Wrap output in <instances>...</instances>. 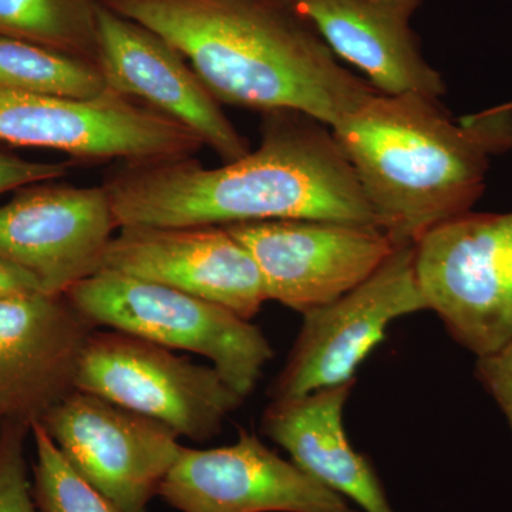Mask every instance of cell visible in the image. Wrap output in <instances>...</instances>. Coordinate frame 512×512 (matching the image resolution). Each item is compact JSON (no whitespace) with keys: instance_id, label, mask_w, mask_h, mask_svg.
Instances as JSON below:
<instances>
[{"instance_id":"obj_20","label":"cell","mask_w":512,"mask_h":512,"mask_svg":"<svg viewBox=\"0 0 512 512\" xmlns=\"http://www.w3.org/2000/svg\"><path fill=\"white\" fill-rule=\"evenodd\" d=\"M30 433L36 447L32 494L37 511L123 512L70 466L42 424H33Z\"/></svg>"},{"instance_id":"obj_3","label":"cell","mask_w":512,"mask_h":512,"mask_svg":"<svg viewBox=\"0 0 512 512\" xmlns=\"http://www.w3.org/2000/svg\"><path fill=\"white\" fill-rule=\"evenodd\" d=\"M396 245L470 212L491 158L512 148V101L460 121L440 99L377 93L332 128Z\"/></svg>"},{"instance_id":"obj_13","label":"cell","mask_w":512,"mask_h":512,"mask_svg":"<svg viewBox=\"0 0 512 512\" xmlns=\"http://www.w3.org/2000/svg\"><path fill=\"white\" fill-rule=\"evenodd\" d=\"M96 23L99 67L111 90L190 128L225 163L247 156V140L175 47L101 3Z\"/></svg>"},{"instance_id":"obj_4","label":"cell","mask_w":512,"mask_h":512,"mask_svg":"<svg viewBox=\"0 0 512 512\" xmlns=\"http://www.w3.org/2000/svg\"><path fill=\"white\" fill-rule=\"evenodd\" d=\"M64 295L96 328L207 357L244 399L274 357L271 343L251 320L170 286L101 269Z\"/></svg>"},{"instance_id":"obj_10","label":"cell","mask_w":512,"mask_h":512,"mask_svg":"<svg viewBox=\"0 0 512 512\" xmlns=\"http://www.w3.org/2000/svg\"><path fill=\"white\" fill-rule=\"evenodd\" d=\"M227 229L258 265L268 301L302 315L365 282L399 247L376 225L282 220Z\"/></svg>"},{"instance_id":"obj_9","label":"cell","mask_w":512,"mask_h":512,"mask_svg":"<svg viewBox=\"0 0 512 512\" xmlns=\"http://www.w3.org/2000/svg\"><path fill=\"white\" fill-rule=\"evenodd\" d=\"M40 424L70 466L123 512H146L183 447L163 421L80 390Z\"/></svg>"},{"instance_id":"obj_21","label":"cell","mask_w":512,"mask_h":512,"mask_svg":"<svg viewBox=\"0 0 512 512\" xmlns=\"http://www.w3.org/2000/svg\"><path fill=\"white\" fill-rule=\"evenodd\" d=\"M30 427L3 421L0 431V512H37L26 466Z\"/></svg>"},{"instance_id":"obj_23","label":"cell","mask_w":512,"mask_h":512,"mask_svg":"<svg viewBox=\"0 0 512 512\" xmlns=\"http://www.w3.org/2000/svg\"><path fill=\"white\" fill-rule=\"evenodd\" d=\"M69 167L66 163H35L0 153V194L36 181L57 180L69 173Z\"/></svg>"},{"instance_id":"obj_6","label":"cell","mask_w":512,"mask_h":512,"mask_svg":"<svg viewBox=\"0 0 512 512\" xmlns=\"http://www.w3.org/2000/svg\"><path fill=\"white\" fill-rule=\"evenodd\" d=\"M99 329V328H97ZM94 329L84 343L76 390L163 421L178 436L207 441L235 412L239 396L215 367L119 330Z\"/></svg>"},{"instance_id":"obj_17","label":"cell","mask_w":512,"mask_h":512,"mask_svg":"<svg viewBox=\"0 0 512 512\" xmlns=\"http://www.w3.org/2000/svg\"><path fill=\"white\" fill-rule=\"evenodd\" d=\"M356 380L305 396L271 400L262 431L291 461L320 484L355 501L366 512H396L372 461L348 439L343 410Z\"/></svg>"},{"instance_id":"obj_18","label":"cell","mask_w":512,"mask_h":512,"mask_svg":"<svg viewBox=\"0 0 512 512\" xmlns=\"http://www.w3.org/2000/svg\"><path fill=\"white\" fill-rule=\"evenodd\" d=\"M0 84L20 92L77 100L96 99L110 89L96 63L3 35Z\"/></svg>"},{"instance_id":"obj_22","label":"cell","mask_w":512,"mask_h":512,"mask_svg":"<svg viewBox=\"0 0 512 512\" xmlns=\"http://www.w3.org/2000/svg\"><path fill=\"white\" fill-rule=\"evenodd\" d=\"M476 377L498 404L512 431V340L493 355L478 357Z\"/></svg>"},{"instance_id":"obj_2","label":"cell","mask_w":512,"mask_h":512,"mask_svg":"<svg viewBox=\"0 0 512 512\" xmlns=\"http://www.w3.org/2000/svg\"><path fill=\"white\" fill-rule=\"evenodd\" d=\"M175 47L215 99L330 128L379 93L343 67L291 0H100Z\"/></svg>"},{"instance_id":"obj_25","label":"cell","mask_w":512,"mask_h":512,"mask_svg":"<svg viewBox=\"0 0 512 512\" xmlns=\"http://www.w3.org/2000/svg\"><path fill=\"white\" fill-rule=\"evenodd\" d=\"M2 423H3V420H2V417H0V431H2Z\"/></svg>"},{"instance_id":"obj_14","label":"cell","mask_w":512,"mask_h":512,"mask_svg":"<svg viewBox=\"0 0 512 512\" xmlns=\"http://www.w3.org/2000/svg\"><path fill=\"white\" fill-rule=\"evenodd\" d=\"M101 269L170 286L247 320L268 301L254 258L220 225L121 227Z\"/></svg>"},{"instance_id":"obj_7","label":"cell","mask_w":512,"mask_h":512,"mask_svg":"<svg viewBox=\"0 0 512 512\" xmlns=\"http://www.w3.org/2000/svg\"><path fill=\"white\" fill-rule=\"evenodd\" d=\"M0 140L123 163L194 157L204 143L153 107L107 90L90 100L20 92L0 84Z\"/></svg>"},{"instance_id":"obj_8","label":"cell","mask_w":512,"mask_h":512,"mask_svg":"<svg viewBox=\"0 0 512 512\" xmlns=\"http://www.w3.org/2000/svg\"><path fill=\"white\" fill-rule=\"evenodd\" d=\"M414 255V245H400L365 282L303 315L291 355L269 387L271 400L350 382L357 367L386 339L394 320L427 311Z\"/></svg>"},{"instance_id":"obj_5","label":"cell","mask_w":512,"mask_h":512,"mask_svg":"<svg viewBox=\"0 0 512 512\" xmlns=\"http://www.w3.org/2000/svg\"><path fill=\"white\" fill-rule=\"evenodd\" d=\"M427 309L451 338L477 357L512 340V212H466L414 244Z\"/></svg>"},{"instance_id":"obj_24","label":"cell","mask_w":512,"mask_h":512,"mask_svg":"<svg viewBox=\"0 0 512 512\" xmlns=\"http://www.w3.org/2000/svg\"><path fill=\"white\" fill-rule=\"evenodd\" d=\"M40 291L36 279L28 272L0 259V299L32 295Z\"/></svg>"},{"instance_id":"obj_12","label":"cell","mask_w":512,"mask_h":512,"mask_svg":"<svg viewBox=\"0 0 512 512\" xmlns=\"http://www.w3.org/2000/svg\"><path fill=\"white\" fill-rule=\"evenodd\" d=\"M116 228L103 185L32 188L0 207V259L32 275L42 293L64 295L100 271Z\"/></svg>"},{"instance_id":"obj_19","label":"cell","mask_w":512,"mask_h":512,"mask_svg":"<svg viewBox=\"0 0 512 512\" xmlns=\"http://www.w3.org/2000/svg\"><path fill=\"white\" fill-rule=\"evenodd\" d=\"M100 0H0V35L18 37L99 66Z\"/></svg>"},{"instance_id":"obj_15","label":"cell","mask_w":512,"mask_h":512,"mask_svg":"<svg viewBox=\"0 0 512 512\" xmlns=\"http://www.w3.org/2000/svg\"><path fill=\"white\" fill-rule=\"evenodd\" d=\"M96 326L66 295L0 299V417L32 429L76 390L84 343Z\"/></svg>"},{"instance_id":"obj_11","label":"cell","mask_w":512,"mask_h":512,"mask_svg":"<svg viewBox=\"0 0 512 512\" xmlns=\"http://www.w3.org/2000/svg\"><path fill=\"white\" fill-rule=\"evenodd\" d=\"M158 494L183 512H359L245 430L231 446L181 447Z\"/></svg>"},{"instance_id":"obj_1","label":"cell","mask_w":512,"mask_h":512,"mask_svg":"<svg viewBox=\"0 0 512 512\" xmlns=\"http://www.w3.org/2000/svg\"><path fill=\"white\" fill-rule=\"evenodd\" d=\"M103 187L119 228L282 220L379 227L332 128L298 111L265 113L259 147L222 167L194 157L123 163Z\"/></svg>"},{"instance_id":"obj_16","label":"cell","mask_w":512,"mask_h":512,"mask_svg":"<svg viewBox=\"0 0 512 512\" xmlns=\"http://www.w3.org/2000/svg\"><path fill=\"white\" fill-rule=\"evenodd\" d=\"M336 56L369 77L382 94L440 99L443 79L421 55L410 28L421 0H291Z\"/></svg>"}]
</instances>
